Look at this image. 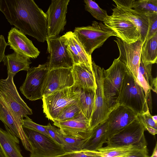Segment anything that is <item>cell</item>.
Segmentation results:
<instances>
[{
  "instance_id": "obj_4",
  "label": "cell",
  "mask_w": 157,
  "mask_h": 157,
  "mask_svg": "<svg viewBox=\"0 0 157 157\" xmlns=\"http://www.w3.org/2000/svg\"><path fill=\"white\" fill-rule=\"evenodd\" d=\"M13 77L8 74L6 78L0 80V96L15 120L22 126L23 118L33 112L20 95Z\"/></svg>"
},
{
  "instance_id": "obj_15",
  "label": "cell",
  "mask_w": 157,
  "mask_h": 157,
  "mask_svg": "<svg viewBox=\"0 0 157 157\" xmlns=\"http://www.w3.org/2000/svg\"><path fill=\"white\" fill-rule=\"evenodd\" d=\"M74 85L71 68H59L48 71L42 90L43 97Z\"/></svg>"
},
{
  "instance_id": "obj_25",
  "label": "cell",
  "mask_w": 157,
  "mask_h": 157,
  "mask_svg": "<svg viewBox=\"0 0 157 157\" xmlns=\"http://www.w3.org/2000/svg\"><path fill=\"white\" fill-rule=\"evenodd\" d=\"M107 124L106 121L96 126L83 144L82 150L97 151L106 143Z\"/></svg>"
},
{
  "instance_id": "obj_1",
  "label": "cell",
  "mask_w": 157,
  "mask_h": 157,
  "mask_svg": "<svg viewBox=\"0 0 157 157\" xmlns=\"http://www.w3.org/2000/svg\"><path fill=\"white\" fill-rule=\"evenodd\" d=\"M0 11L8 22L39 42L47 37V16L33 0H1Z\"/></svg>"
},
{
  "instance_id": "obj_44",
  "label": "cell",
  "mask_w": 157,
  "mask_h": 157,
  "mask_svg": "<svg viewBox=\"0 0 157 157\" xmlns=\"http://www.w3.org/2000/svg\"><path fill=\"white\" fill-rule=\"evenodd\" d=\"M0 157H5L2 151L0 148Z\"/></svg>"
},
{
  "instance_id": "obj_29",
  "label": "cell",
  "mask_w": 157,
  "mask_h": 157,
  "mask_svg": "<svg viewBox=\"0 0 157 157\" xmlns=\"http://www.w3.org/2000/svg\"><path fill=\"white\" fill-rule=\"evenodd\" d=\"M141 59L146 64L157 62V33L144 42L141 48Z\"/></svg>"
},
{
  "instance_id": "obj_32",
  "label": "cell",
  "mask_w": 157,
  "mask_h": 157,
  "mask_svg": "<svg viewBox=\"0 0 157 157\" xmlns=\"http://www.w3.org/2000/svg\"><path fill=\"white\" fill-rule=\"evenodd\" d=\"M85 9L89 12L96 19L104 21L108 17L106 11L102 9L94 1L85 0Z\"/></svg>"
},
{
  "instance_id": "obj_41",
  "label": "cell",
  "mask_w": 157,
  "mask_h": 157,
  "mask_svg": "<svg viewBox=\"0 0 157 157\" xmlns=\"http://www.w3.org/2000/svg\"><path fill=\"white\" fill-rule=\"evenodd\" d=\"M145 128L146 130H147L150 133L153 135H155L157 133V129H156L153 128L146 127Z\"/></svg>"
},
{
  "instance_id": "obj_10",
  "label": "cell",
  "mask_w": 157,
  "mask_h": 157,
  "mask_svg": "<svg viewBox=\"0 0 157 157\" xmlns=\"http://www.w3.org/2000/svg\"><path fill=\"white\" fill-rule=\"evenodd\" d=\"M111 15L103 21L104 24L112 29L118 37L128 43L140 39L139 31L132 21L126 18L116 6L112 9Z\"/></svg>"
},
{
  "instance_id": "obj_42",
  "label": "cell",
  "mask_w": 157,
  "mask_h": 157,
  "mask_svg": "<svg viewBox=\"0 0 157 157\" xmlns=\"http://www.w3.org/2000/svg\"><path fill=\"white\" fill-rule=\"evenodd\" d=\"M150 157H157V144L156 143L155 146L154 148L153 153Z\"/></svg>"
},
{
  "instance_id": "obj_26",
  "label": "cell",
  "mask_w": 157,
  "mask_h": 157,
  "mask_svg": "<svg viewBox=\"0 0 157 157\" xmlns=\"http://www.w3.org/2000/svg\"><path fill=\"white\" fill-rule=\"evenodd\" d=\"M2 61L7 67V74L13 77L20 71H27L32 63L30 58L15 52L5 55Z\"/></svg>"
},
{
  "instance_id": "obj_14",
  "label": "cell",
  "mask_w": 157,
  "mask_h": 157,
  "mask_svg": "<svg viewBox=\"0 0 157 157\" xmlns=\"http://www.w3.org/2000/svg\"><path fill=\"white\" fill-rule=\"evenodd\" d=\"M70 0H52L45 13L47 19V37L58 36L66 24V15Z\"/></svg>"
},
{
  "instance_id": "obj_22",
  "label": "cell",
  "mask_w": 157,
  "mask_h": 157,
  "mask_svg": "<svg viewBox=\"0 0 157 157\" xmlns=\"http://www.w3.org/2000/svg\"><path fill=\"white\" fill-rule=\"evenodd\" d=\"M4 126L5 130L0 128V148L5 157H24L21 154L18 138Z\"/></svg>"
},
{
  "instance_id": "obj_3",
  "label": "cell",
  "mask_w": 157,
  "mask_h": 157,
  "mask_svg": "<svg viewBox=\"0 0 157 157\" xmlns=\"http://www.w3.org/2000/svg\"><path fill=\"white\" fill-rule=\"evenodd\" d=\"M73 33L90 56L110 37H118L112 29L101 22L93 21L91 25L75 27Z\"/></svg>"
},
{
  "instance_id": "obj_20",
  "label": "cell",
  "mask_w": 157,
  "mask_h": 157,
  "mask_svg": "<svg viewBox=\"0 0 157 157\" xmlns=\"http://www.w3.org/2000/svg\"><path fill=\"white\" fill-rule=\"evenodd\" d=\"M61 37L65 42L74 65H82L92 69L91 56L86 53L73 32H68Z\"/></svg>"
},
{
  "instance_id": "obj_38",
  "label": "cell",
  "mask_w": 157,
  "mask_h": 157,
  "mask_svg": "<svg viewBox=\"0 0 157 157\" xmlns=\"http://www.w3.org/2000/svg\"><path fill=\"white\" fill-rule=\"evenodd\" d=\"M45 127L50 137L57 143L63 146V142L60 137L59 128L52 126L50 123L45 126Z\"/></svg>"
},
{
  "instance_id": "obj_11",
  "label": "cell",
  "mask_w": 157,
  "mask_h": 157,
  "mask_svg": "<svg viewBox=\"0 0 157 157\" xmlns=\"http://www.w3.org/2000/svg\"><path fill=\"white\" fill-rule=\"evenodd\" d=\"M48 71L53 69H71L74 65L72 57L63 39L60 37H47Z\"/></svg>"
},
{
  "instance_id": "obj_36",
  "label": "cell",
  "mask_w": 157,
  "mask_h": 157,
  "mask_svg": "<svg viewBox=\"0 0 157 157\" xmlns=\"http://www.w3.org/2000/svg\"><path fill=\"white\" fill-rule=\"evenodd\" d=\"M146 15L148 20V28L146 40L150 39L157 33V13H151Z\"/></svg>"
},
{
  "instance_id": "obj_17",
  "label": "cell",
  "mask_w": 157,
  "mask_h": 157,
  "mask_svg": "<svg viewBox=\"0 0 157 157\" xmlns=\"http://www.w3.org/2000/svg\"><path fill=\"white\" fill-rule=\"evenodd\" d=\"M90 121L81 112L74 118L62 121H54L53 124L59 128L64 134L82 139L90 136Z\"/></svg>"
},
{
  "instance_id": "obj_31",
  "label": "cell",
  "mask_w": 157,
  "mask_h": 157,
  "mask_svg": "<svg viewBox=\"0 0 157 157\" xmlns=\"http://www.w3.org/2000/svg\"><path fill=\"white\" fill-rule=\"evenodd\" d=\"M132 7L136 11L145 15L157 13V0H133Z\"/></svg>"
},
{
  "instance_id": "obj_21",
  "label": "cell",
  "mask_w": 157,
  "mask_h": 157,
  "mask_svg": "<svg viewBox=\"0 0 157 157\" xmlns=\"http://www.w3.org/2000/svg\"><path fill=\"white\" fill-rule=\"evenodd\" d=\"M0 120L6 126L12 133L20 139L25 148L31 151V147L22 128L15 120L0 96Z\"/></svg>"
},
{
  "instance_id": "obj_16",
  "label": "cell",
  "mask_w": 157,
  "mask_h": 157,
  "mask_svg": "<svg viewBox=\"0 0 157 157\" xmlns=\"http://www.w3.org/2000/svg\"><path fill=\"white\" fill-rule=\"evenodd\" d=\"M137 116L130 109L121 105L117 106L110 112L106 120L107 140L129 125L137 118Z\"/></svg>"
},
{
  "instance_id": "obj_12",
  "label": "cell",
  "mask_w": 157,
  "mask_h": 157,
  "mask_svg": "<svg viewBox=\"0 0 157 157\" xmlns=\"http://www.w3.org/2000/svg\"><path fill=\"white\" fill-rule=\"evenodd\" d=\"M144 126L137 118L123 130L107 140L108 147L147 144L144 132Z\"/></svg>"
},
{
  "instance_id": "obj_7",
  "label": "cell",
  "mask_w": 157,
  "mask_h": 157,
  "mask_svg": "<svg viewBox=\"0 0 157 157\" xmlns=\"http://www.w3.org/2000/svg\"><path fill=\"white\" fill-rule=\"evenodd\" d=\"M31 147L30 157H57L65 153L63 146L52 138L22 127Z\"/></svg>"
},
{
  "instance_id": "obj_2",
  "label": "cell",
  "mask_w": 157,
  "mask_h": 157,
  "mask_svg": "<svg viewBox=\"0 0 157 157\" xmlns=\"http://www.w3.org/2000/svg\"><path fill=\"white\" fill-rule=\"evenodd\" d=\"M118 104L130 109L137 115L150 111L144 91L128 70L123 80Z\"/></svg>"
},
{
  "instance_id": "obj_23",
  "label": "cell",
  "mask_w": 157,
  "mask_h": 157,
  "mask_svg": "<svg viewBox=\"0 0 157 157\" xmlns=\"http://www.w3.org/2000/svg\"><path fill=\"white\" fill-rule=\"evenodd\" d=\"M71 72L74 85L79 88L91 89L95 92L96 84L92 69L83 65L74 64Z\"/></svg>"
},
{
  "instance_id": "obj_37",
  "label": "cell",
  "mask_w": 157,
  "mask_h": 157,
  "mask_svg": "<svg viewBox=\"0 0 157 157\" xmlns=\"http://www.w3.org/2000/svg\"><path fill=\"white\" fill-rule=\"evenodd\" d=\"M152 116L150 111L137 115V118L142 122L145 127H150L157 129V124L153 121Z\"/></svg>"
},
{
  "instance_id": "obj_6",
  "label": "cell",
  "mask_w": 157,
  "mask_h": 157,
  "mask_svg": "<svg viewBox=\"0 0 157 157\" xmlns=\"http://www.w3.org/2000/svg\"><path fill=\"white\" fill-rule=\"evenodd\" d=\"M80 88L74 85L43 97L44 113L49 120L53 121L67 106L78 100Z\"/></svg>"
},
{
  "instance_id": "obj_18",
  "label": "cell",
  "mask_w": 157,
  "mask_h": 157,
  "mask_svg": "<svg viewBox=\"0 0 157 157\" xmlns=\"http://www.w3.org/2000/svg\"><path fill=\"white\" fill-rule=\"evenodd\" d=\"M7 43L14 52L30 59L36 58L40 53L32 41L15 27L8 32Z\"/></svg>"
},
{
  "instance_id": "obj_30",
  "label": "cell",
  "mask_w": 157,
  "mask_h": 157,
  "mask_svg": "<svg viewBox=\"0 0 157 157\" xmlns=\"http://www.w3.org/2000/svg\"><path fill=\"white\" fill-rule=\"evenodd\" d=\"M60 137L63 144V147L65 153L80 151L86 139H82L63 134L59 128Z\"/></svg>"
},
{
  "instance_id": "obj_5",
  "label": "cell",
  "mask_w": 157,
  "mask_h": 157,
  "mask_svg": "<svg viewBox=\"0 0 157 157\" xmlns=\"http://www.w3.org/2000/svg\"><path fill=\"white\" fill-rule=\"evenodd\" d=\"M128 69L117 58L111 65L104 70L103 82L104 95L109 109L117 106L123 81Z\"/></svg>"
},
{
  "instance_id": "obj_19",
  "label": "cell",
  "mask_w": 157,
  "mask_h": 157,
  "mask_svg": "<svg viewBox=\"0 0 157 157\" xmlns=\"http://www.w3.org/2000/svg\"><path fill=\"white\" fill-rule=\"evenodd\" d=\"M133 0H113L123 14L138 28L140 34V40L144 43L146 40L148 28L147 16L140 13L132 7Z\"/></svg>"
},
{
  "instance_id": "obj_8",
  "label": "cell",
  "mask_w": 157,
  "mask_h": 157,
  "mask_svg": "<svg viewBox=\"0 0 157 157\" xmlns=\"http://www.w3.org/2000/svg\"><path fill=\"white\" fill-rule=\"evenodd\" d=\"M92 67L96 84L94 108L90 121L92 131L99 124L106 120L111 110L109 107L104 94L103 82L104 69L97 65L93 60Z\"/></svg>"
},
{
  "instance_id": "obj_9",
  "label": "cell",
  "mask_w": 157,
  "mask_h": 157,
  "mask_svg": "<svg viewBox=\"0 0 157 157\" xmlns=\"http://www.w3.org/2000/svg\"><path fill=\"white\" fill-rule=\"evenodd\" d=\"M48 71V62L29 68L25 79L19 88L26 98L31 101L42 99V90Z\"/></svg>"
},
{
  "instance_id": "obj_43",
  "label": "cell",
  "mask_w": 157,
  "mask_h": 157,
  "mask_svg": "<svg viewBox=\"0 0 157 157\" xmlns=\"http://www.w3.org/2000/svg\"><path fill=\"white\" fill-rule=\"evenodd\" d=\"M152 119L153 121L155 122V123L157 124V116L156 115L153 116H152Z\"/></svg>"
},
{
  "instance_id": "obj_34",
  "label": "cell",
  "mask_w": 157,
  "mask_h": 157,
  "mask_svg": "<svg viewBox=\"0 0 157 157\" xmlns=\"http://www.w3.org/2000/svg\"><path fill=\"white\" fill-rule=\"evenodd\" d=\"M57 157H102L98 151L82 150L80 151L65 153Z\"/></svg>"
},
{
  "instance_id": "obj_35",
  "label": "cell",
  "mask_w": 157,
  "mask_h": 157,
  "mask_svg": "<svg viewBox=\"0 0 157 157\" xmlns=\"http://www.w3.org/2000/svg\"><path fill=\"white\" fill-rule=\"evenodd\" d=\"M22 127L38 132L51 138L45 128V126L36 123L27 116L25 117V119H23Z\"/></svg>"
},
{
  "instance_id": "obj_33",
  "label": "cell",
  "mask_w": 157,
  "mask_h": 157,
  "mask_svg": "<svg viewBox=\"0 0 157 157\" xmlns=\"http://www.w3.org/2000/svg\"><path fill=\"white\" fill-rule=\"evenodd\" d=\"M81 112L78 100L69 105L53 121H62L73 119Z\"/></svg>"
},
{
  "instance_id": "obj_24",
  "label": "cell",
  "mask_w": 157,
  "mask_h": 157,
  "mask_svg": "<svg viewBox=\"0 0 157 157\" xmlns=\"http://www.w3.org/2000/svg\"><path fill=\"white\" fill-rule=\"evenodd\" d=\"M152 64L144 63L140 59L137 80L145 93L146 99L151 98V90L157 93V77L152 75Z\"/></svg>"
},
{
  "instance_id": "obj_39",
  "label": "cell",
  "mask_w": 157,
  "mask_h": 157,
  "mask_svg": "<svg viewBox=\"0 0 157 157\" xmlns=\"http://www.w3.org/2000/svg\"><path fill=\"white\" fill-rule=\"evenodd\" d=\"M7 43L6 41L4 36L0 35V63L2 61L5 56V52Z\"/></svg>"
},
{
  "instance_id": "obj_13",
  "label": "cell",
  "mask_w": 157,
  "mask_h": 157,
  "mask_svg": "<svg viewBox=\"0 0 157 157\" xmlns=\"http://www.w3.org/2000/svg\"><path fill=\"white\" fill-rule=\"evenodd\" d=\"M116 38V39L114 41L117 44L119 52L118 58L125 65L135 80L138 82L137 77L141 50L144 43L139 39L134 42L128 44L119 37Z\"/></svg>"
},
{
  "instance_id": "obj_28",
  "label": "cell",
  "mask_w": 157,
  "mask_h": 157,
  "mask_svg": "<svg viewBox=\"0 0 157 157\" xmlns=\"http://www.w3.org/2000/svg\"><path fill=\"white\" fill-rule=\"evenodd\" d=\"M80 88L81 93L78 101L81 112L90 121L94 108L95 92L90 89Z\"/></svg>"
},
{
  "instance_id": "obj_27",
  "label": "cell",
  "mask_w": 157,
  "mask_h": 157,
  "mask_svg": "<svg viewBox=\"0 0 157 157\" xmlns=\"http://www.w3.org/2000/svg\"><path fill=\"white\" fill-rule=\"evenodd\" d=\"M147 144L108 147L106 146L98 149L102 157H126L141 149L147 147Z\"/></svg>"
},
{
  "instance_id": "obj_40",
  "label": "cell",
  "mask_w": 157,
  "mask_h": 157,
  "mask_svg": "<svg viewBox=\"0 0 157 157\" xmlns=\"http://www.w3.org/2000/svg\"><path fill=\"white\" fill-rule=\"evenodd\" d=\"M126 157H150L147 147L138 151Z\"/></svg>"
}]
</instances>
